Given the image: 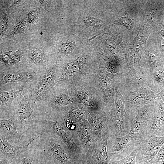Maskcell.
Returning a JSON list of instances; mask_svg holds the SVG:
<instances>
[{
	"instance_id": "1",
	"label": "cell",
	"mask_w": 164,
	"mask_h": 164,
	"mask_svg": "<svg viewBox=\"0 0 164 164\" xmlns=\"http://www.w3.org/2000/svg\"><path fill=\"white\" fill-rule=\"evenodd\" d=\"M31 145L39 152L47 164H78L68 146L53 132L40 127L29 133Z\"/></svg>"
},
{
	"instance_id": "2",
	"label": "cell",
	"mask_w": 164,
	"mask_h": 164,
	"mask_svg": "<svg viewBox=\"0 0 164 164\" xmlns=\"http://www.w3.org/2000/svg\"><path fill=\"white\" fill-rule=\"evenodd\" d=\"M35 122L41 128L50 131L57 135L68 147L78 164H84L88 159L82 149L75 142L73 134L67 127L61 113L52 109L43 113L37 117Z\"/></svg>"
},
{
	"instance_id": "3",
	"label": "cell",
	"mask_w": 164,
	"mask_h": 164,
	"mask_svg": "<svg viewBox=\"0 0 164 164\" xmlns=\"http://www.w3.org/2000/svg\"><path fill=\"white\" fill-rule=\"evenodd\" d=\"M45 71L25 63L15 66L1 65L0 91L19 88L27 89Z\"/></svg>"
},
{
	"instance_id": "4",
	"label": "cell",
	"mask_w": 164,
	"mask_h": 164,
	"mask_svg": "<svg viewBox=\"0 0 164 164\" xmlns=\"http://www.w3.org/2000/svg\"><path fill=\"white\" fill-rule=\"evenodd\" d=\"M108 120L109 136L121 137L128 134L131 126V119L125 111L123 95L117 85L115 88L114 104L104 112Z\"/></svg>"
},
{
	"instance_id": "5",
	"label": "cell",
	"mask_w": 164,
	"mask_h": 164,
	"mask_svg": "<svg viewBox=\"0 0 164 164\" xmlns=\"http://www.w3.org/2000/svg\"><path fill=\"white\" fill-rule=\"evenodd\" d=\"M57 64L51 65L27 90L31 107L38 112L42 113L43 103L56 84L57 77Z\"/></svg>"
},
{
	"instance_id": "6",
	"label": "cell",
	"mask_w": 164,
	"mask_h": 164,
	"mask_svg": "<svg viewBox=\"0 0 164 164\" xmlns=\"http://www.w3.org/2000/svg\"><path fill=\"white\" fill-rule=\"evenodd\" d=\"M87 77L70 82L73 94L87 108L88 113L95 112L102 110V100L97 87L92 81L87 80Z\"/></svg>"
},
{
	"instance_id": "7",
	"label": "cell",
	"mask_w": 164,
	"mask_h": 164,
	"mask_svg": "<svg viewBox=\"0 0 164 164\" xmlns=\"http://www.w3.org/2000/svg\"><path fill=\"white\" fill-rule=\"evenodd\" d=\"M19 98L18 97L13 101L11 116L15 119L18 131L22 136L32 127L36 118L43 113L37 112L32 107L27 90Z\"/></svg>"
},
{
	"instance_id": "8",
	"label": "cell",
	"mask_w": 164,
	"mask_h": 164,
	"mask_svg": "<svg viewBox=\"0 0 164 164\" xmlns=\"http://www.w3.org/2000/svg\"><path fill=\"white\" fill-rule=\"evenodd\" d=\"M80 103L72 92L69 82L56 84L45 100L41 113L52 109L61 111L71 105Z\"/></svg>"
},
{
	"instance_id": "9",
	"label": "cell",
	"mask_w": 164,
	"mask_h": 164,
	"mask_svg": "<svg viewBox=\"0 0 164 164\" xmlns=\"http://www.w3.org/2000/svg\"><path fill=\"white\" fill-rule=\"evenodd\" d=\"M91 74L94 77L92 81L102 99V110L105 111L114 105L115 88L118 85V75L100 68L93 72Z\"/></svg>"
},
{
	"instance_id": "10",
	"label": "cell",
	"mask_w": 164,
	"mask_h": 164,
	"mask_svg": "<svg viewBox=\"0 0 164 164\" xmlns=\"http://www.w3.org/2000/svg\"><path fill=\"white\" fill-rule=\"evenodd\" d=\"M88 60V56L84 54L69 62L57 64V77L55 84L80 80L85 78L83 76L86 75L85 73L90 75L92 72L87 70Z\"/></svg>"
},
{
	"instance_id": "11",
	"label": "cell",
	"mask_w": 164,
	"mask_h": 164,
	"mask_svg": "<svg viewBox=\"0 0 164 164\" xmlns=\"http://www.w3.org/2000/svg\"><path fill=\"white\" fill-rule=\"evenodd\" d=\"M155 111L154 101L140 108L131 119L129 134L140 142L149 134L152 125Z\"/></svg>"
},
{
	"instance_id": "12",
	"label": "cell",
	"mask_w": 164,
	"mask_h": 164,
	"mask_svg": "<svg viewBox=\"0 0 164 164\" xmlns=\"http://www.w3.org/2000/svg\"><path fill=\"white\" fill-rule=\"evenodd\" d=\"M140 146L139 141L128 134L119 137L109 136L107 150L112 162L125 158L133 151L138 150Z\"/></svg>"
},
{
	"instance_id": "13",
	"label": "cell",
	"mask_w": 164,
	"mask_h": 164,
	"mask_svg": "<svg viewBox=\"0 0 164 164\" xmlns=\"http://www.w3.org/2000/svg\"><path fill=\"white\" fill-rule=\"evenodd\" d=\"M123 96L125 111L132 119L137 115L140 108L154 101L157 97V94L148 87H140Z\"/></svg>"
},
{
	"instance_id": "14",
	"label": "cell",
	"mask_w": 164,
	"mask_h": 164,
	"mask_svg": "<svg viewBox=\"0 0 164 164\" xmlns=\"http://www.w3.org/2000/svg\"><path fill=\"white\" fill-rule=\"evenodd\" d=\"M140 143L136 156V164H155L156 155L164 144V136L157 137L149 134Z\"/></svg>"
},
{
	"instance_id": "15",
	"label": "cell",
	"mask_w": 164,
	"mask_h": 164,
	"mask_svg": "<svg viewBox=\"0 0 164 164\" xmlns=\"http://www.w3.org/2000/svg\"><path fill=\"white\" fill-rule=\"evenodd\" d=\"M164 64V60L155 40L149 38L147 41L145 48L141 57V67L149 73L155 68Z\"/></svg>"
},
{
	"instance_id": "16",
	"label": "cell",
	"mask_w": 164,
	"mask_h": 164,
	"mask_svg": "<svg viewBox=\"0 0 164 164\" xmlns=\"http://www.w3.org/2000/svg\"><path fill=\"white\" fill-rule=\"evenodd\" d=\"M75 130L88 160L91 161L98 138L87 119L77 124Z\"/></svg>"
},
{
	"instance_id": "17",
	"label": "cell",
	"mask_w": 164,
	"mask_h": 164,
	"mask_svg": "<svg viewBox=\"0 0 164 164\" xmlns=\"http://www.w3.org/2000/svg\"><path fill=\"white\" fill-rule=\"evenodd\" d=\"M32 139L21 146L13 145L4 137L0 136V162L10 163L18 160V158L29 148Z\"/></svg>"
},
{
	"instance_id": "18",
	"label": "cell",
	"mask_w": 164,
	"mask_h": 164,
	"mask_svg": "<svg viewBox=\"0 0 164 164\" xmlns=\"http://www.w3.org/2000/svg\"><path fill=\"white\" fill-rule=\"evenodd\" d=\"M87 120L91 125L98 140L108 138L109 132L108 120L102 110L88 112Z\"/></svg>"
},
{
	"instance_id": "19",
	"label": "cell",
	"mask_w": 164,
	"mask_h": 164,
	"mask_svg": "<svg viewBox=\"0 0 164 164\" xmlns=\"http://www.w3.org/2000/svg\"><path fill=\"white\" fill-rule=\"evenodd\" d=\"M27 90L22 88L0 91V119H8L11 115L12 104L14 100L22 95Z\"/></svg>"
},
{
	"instance_id": "20",
	"label": "cell",
	"mask_w": 164,
	"mask_h": 164,
	"mask_svg": "<svg viewBox=\"0 0 164 164\" xmlns=\"http://www.w3.org/2000/svg\"><path fill=\"white\" fill-rule=\"evenodd\" d=\"M154 102V118L149 134L157 137L164 136V103L159 97L155 98Z\"/></svg>"
},
{
	"instance_id": "21",
	"label": "cell",
	"mask_w": 164,
	"mask_h": 164,
	"mask_svg": "<svg viewBox=\"0 0 164 164\" xmlns=\"http://www.w3.org/2000/svg\"><path fill=\"white\" fill-rule=\"evenodd\" d=\"M0 136L5 138L11 144L19 143L22 135L18 132L16 124L12 117L0 120Z\"/></svg>"
},
{
	"instance_id": "22",
	"label": "cell",
	"mask_w": 164,
	"mask_h": 164,
	"mask_svg": "<svg viewBox=\"0 0 164 164\" xmlns=\"http://www.w3.org/2000/svg\"><path fill=\"white\" fill-rule=\"evenodd\" d=\"M60 111L65 121L77 124L87 119L88 115L87 108L80 103L71 105Z\"/></svg>"
},
{
	"instance_id": "23",
	"label": "cell",
	"mask_w": 164,
	"mask_h": 164,
	"mask_svg": "<svg viewBox=\"0 0 164 164\" xmlns=\"http://www.w3.org/2000/svg\"><path fill=\"white\" fill-rule=\"evenodd\" d=\"M108 139L98 140L96 142L91 164H113L108 157L107 150Z\"/></svg>"
},
{
	"instance_id": "24",
	"label": "cell",
	"mask_w": 164,
	"mask_h": 164,
	"mask_svg": "<svg viewBox=\"0 0 164 164\" xmlns=\"http://www.w3.org/2000/svg\"><path fill=\"white\" fill-rule=\"evenodd\" d=\"M148 87L157 94L164 89V64L149 73Z\"/></svg>"
},
{
	"instance_id": "25",
	"label": "cell",
	"mask_w": 164,
	"mask_h": 164,
	"mask_svg": "<svg viewBox=\"0 0 164 164\" xmlns=\"http://www.w3.org/2000/svg\"><path fill=\"white\" fill-rule=\"evenodd\" d=\"M18 160V164H47L39 151L31 144Z\"/></svg>"
},
{
	"instance_id": "26",
	"label": "cell",
	"mask_w": 164,
	"mask_h": 164,
	"mask_svg": "<svg viewBox=\"0 0 164 164\" xmlns=\"http://www.w3.org/2000/svg\"><path fill=\"white\" fill-rule=\"evenodd\" d=\"M125 11L117 16L113 21V24L116 25H121L125 26L129 30H132L135 28L136 17L135 11Z\"/></svg>"
},
{
	"instance_id": "27",
	"label": "cell",
	"mask_w": 164,
	"mask_h": 164,
	"mask_svg": "<svg viewBox=\"0 0 164 164\" xmlns=\"http://www.w3.org/2000/svg\"><path fill=\"white\" fill-rule=\"evenodd\" d=\"M108 18H98L92 16H86L83 19V22L87 28L94 29L104 26L109 19Z\"/></svg>"
},
{
	"instance_id": "28",
	"label": "cell",
	"mask_w": 164,
	"mask_h": 164,
	"mask_svg": "<svg viewBox=\"0 0 164 164\" xmlns=\"http://www.w3.org/2000/svg\"><path fill=\"white\" fill-rule=\"evenodd\" d=\"M24 63V54L19 50L11 54L9 64L8 66H15Z\"/></svg>"
},
{
	"instance_id": "29",
	"label": "cell",
	"mask_w": 164,
	"mask_h": 164,
	"mask_svg": "<svg viewBox=\"0 0 164 164\" xmlns=\"http://www.w3.org/2000/svg\"><path fill=\"white\" fill-rule=\"evenodd\" d=\"M1 13L0 35L1 39L5 34L7 28L8 13L6 10Z\"/></svg>"
},
{
	"instance_id": "30",
	"label": "cell",
	"mask_w": 164,
	"mask_h": 164,
	"mask_svg": "<svg viewBox=\"0 0 164 164\" xmlns=\"http://www.w3.org/2000/svg\"><path fill=\"white\" fill-rule=\"evenodd\" d=\"M138 150L133 151L128 156L121 160L112 162L113 164H136V156Z\"/></svg>"
},
{
	"instance_id": "31",
	"label": "cell",
	"mask_w": 164,
	"mask_h": 164,
	"mask_svg": "<svg viewBox=\"0 0 164 164\" xmlns=\"http://www.w3.org/2000/svg\"><path fill=\"white\" fill-rule=\"evenodd\" d=\"M153 28L155 34L164 39V21L159 19L155 23Z\"/></svg>"
},
{
	"instance_id": "32",
	"label": "cell",
	"mask_w": 164,
	"mask_h": 164,
	"mask_svg": "<svg viewBox=\"0 0 164 164\" xmlns=\"http://www.w3.org/2000/svg\"><path fill=\"white\" fill-rule=\"evenodd\" d=\"M26 26L25 21L23 20H20L18 21L15 26L11 35H14L22 32Z\"/></svg>"
},
{
	"instance_id": "33",
	"label": "cell",
	"mask_w": 164,
	"mask_h": 164,
	"mask_svg": "<svg viewBox=\"0 0 164 164\" xmlns=\"http://www.w3.org/2000/svg\"><path fill=\"white\" fill-rule=\"evenodd\" d=\"M12 51L3 52L0 50L1 65L8 66L9 64Z\"/></svg>"
},
{
	"instance_id": "34",
	"label": "cell",
	"mask_w": 164,
	"mask_h": 164,
	"mask_svg": "<svg viewBox=\"0 0 164 164\" xmlns=\"http://www.w3.org/2000/svg\"><path fill=\"white\" fill-rule=\"evenodd\" d=\"M164 160V144L157 152L155 159V164H161Z\"/></svg>"
},
{
	"instance_id": "35",
	"label": "cell",
	"mask_w": 164,
	"mask_h": 164,
	"mask_svg": "<svg viewBox=\"0 0 164 164\" xmlns=\"http://www.w3.org/2000/svg\"><path fill=\"white\" fill-rule=\"evenodd\" d=\"M156 36L158 48L164 60V39L158 35H156Z\"/></svg>"
},
{
	"instance_id": "36",
	"label": "cell",
	"mask_w": 164,
	"mask_h": 164,
	"mask_svg": "<svg viewBox=\"0 0 164 164\" xmlns=\"http://www.w3.org/2000/svg\"><path fill=\"white\" fill-rule=\"evenodd\" d=\"M39 10L36 9L29 12L28 14L27 20L30 23H33L38 18Z\"/></svg>"
},
{
	"instance_id": "37",
	"label": "cell",
	"mask_w": 164,
	"mask_h": 164,
	"mask_svg": "<svg viewBox=\"0 0 164 164\" xmlns=\"http://www.w3.org/2000/svg\"><path fill=\"white\" fill-rule=\"evenodd\" d=\"M157 97L160 98L164 103V89L159 93L157 94Z\"/></svg>"
},
{
	"instance_id": "38",
	"label": "cell",
	"mask_w": 164,
	"mask_h": 164,
	"mask_svg": "<svg viewBox=\"0 0 164 164\" xmlns=\"http://www.w3.org/2000/svg\"><path fill=\"white\" fill-rule=\"evenodd\" d=\"M0 164H18V161H16L14 162L9 163H8V164L0 163Z\"/></svg>"
},
{
	"instance_id": "39",
	"label": "cell",
	"mask_w": 164,
	"mask_h": 164,
	"mask_svg": "<svg viewBox=\"0 0 164 164\" xmlns=\"http://www.w3.org/2000/svg\"><path fill=\"white\" fill-rule=\"evenodd\" d=\"M91 161L89 160H88L84 164H91Z\"/></svg>"
},
{
	"instance_id": "40",
	"label": "cell",
	"mask_w": 164,
	"mask_h": 164,
	"mask_svg": "<svg viewBox=\"0 0 164 164\" xmlns=\"http://www.w3.org/2000/svg\"><path fill=\"white\" fill-rule=\"evenodd\" d=\"M161 164H164V160L163 162H162V163Z\"/></svg>"
}]
</instances>
